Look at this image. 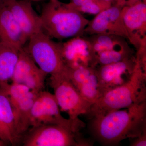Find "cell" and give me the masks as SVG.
Instances as JSON below:
<instances>
[{
  "label": "cell",
  "mask_w": 146,
  "mask_h": 146,
  "mask_svg": "<svg viewBox=\"0 0 146 146\" xmlns=\"http://www.w3.org/2000/svg\"><path fill=\"white\" fill-rule=\"evenodd\" d=\"M88 39L95 55L97 66L116 63L133 56L128 41L123 37L98 34L91 35Z\"/></svg>",
  "instance_id": "cell-9"
},
{
  "label": "cell",
  "mask_w": 146,
  "mask_h": 146,
  "mask_svg": "<svg viewBox=\"0 0 146 146\" xmlns=\"http://www.w3.org/2000/svg\"><path fill=\"white\" fill-rule=\"evenodd\" d=\"M141 1L146 2V0H125V5H131L138 2Z\"/></svg>",
  "instance_id": "cell-24"
},
{
  "label": "cell",
  "mask_w": 146,
  "mask_h": 146,
  "mask_svg": "<svg viewBox=\"0 0 146 146\" xmlns=\"http://www.w3.org/2000/svg\"><path fill=\"white\" fill-rule=\"evenodd\" d=\"M48 75L35 63L24 47L20 50L18 62L11 80L12 82L23 84L39 94L43 91Z\"/></svg>",
  "instance_id": "cell-13"
},
{
  "label": "cell",
  "mask_w": 146,
  "mask_h": 146,
  "mask_svg": "<svg viewBox=\"0 0 146 146\" xmlns=\"http://www.w3.org/2000/svg\"><path fill=\"white\" fill-rule=\"evenodd\" d=\"M67 4L80 13L96 15L112 5L104 0H70Z\"/></svg>",
  "instance_id": "cell-20"
},
{
  "label": "cell",
  "mask_w": 146,
  "mask_h": 146,
  "mask_svg": "<svg viewBox=\"0 0 146 146\" xmlns=\"http://www.w3.org/2000/svg\"><path fill=\"white\" fill-rule=\"evenodd\" d=\"M40 15L42 30L51 38L63 40L83 36L89 20L59 0H48Z\"/></svg>",
  "instance_id": "cell-3"
},
{
  "label": "cell",
  "mask_w": 146,
  "mask_h": 146,
  "mask_svg": "<svg viewBox=\"0 0 146 146\" xmlns=\"http://www.w3.org/2000/svg\"><path fill=\"white\" fill-rule=\"evenodd\" d=\"M123 6L119 4L112 5L96 15L94 19L89 21L84 33L90 35H115L123 37L128 41V35L123 21Z\"/></svg>",
  "instance_id": "cell-10"
},
{
  "label": "cell",
  "mask_w": 146,
  "mask_h": 146,
  "mask_svg": "<svg viewBox=\"0 0 146 146\" xmlns=\"http://www.w3.org/2000/svg\"><path fill=\"white\" fill-rule=\"evenodd\" d=\"M6 142H4L0 139V146H5V145Z\"/></svg>",
  "instance_id": "cell-25"
},
{
  "label": "cell",
  "mask_w": 146,
  "mask_h": 146,
  "mask_svg": "<svg viewBox=\"0 0 146 146\" xmlns=\"http://www.w3.org/2000/svg\"><path fill=\"white\" fill-rule=\"evenodd\" d=\"M7 1H9V0H0V3L4 2Z\"/></svg>",
  "instance_id": "cell-27"
},
{
  "label": "cell",
  "mask_w": 146,
  "mask_h": 146,
  "mask_svg": "<svg viewBox=\"0 0 146 146\" xmlns=\"http://www.w3.org/2000/svg\"><path fill=\"white\" fill-rule=\"evenodd\" d=\"M29 0H9L4 2L28 40L42 31L40 16L33 9Z\"/></svg>",
  "instance_id": "cell-15"
},
{
  "label": "cell",
  "mask_w": 146,
  "mask_h": 146,
  "mask_svg": "<svg viewBox=\"0 0 146 146\" xmlns=\"http://www.w3.org/2000/svg\"><path fill=\"white\" fill-rule=\"evenodd\" d=\"M0 139L6 143L7 142V143H10V141L8 137L1 128H0Z\"/></svg>",
  "instance_id": "cell-23"
},
{
  "label": "cell",
  "mask_w": 146,
  "mask_h": 146,
  "mask_svg": "<svg viewBox=\"0 0 146 146\" xmlns=\"http://www.w3.org/2000/svg\"><path fill=\"white\" fill-rule=\"evenodd\" d=\"M20 50L0 43V88L4 90L11 80Z\"/></svg>",
  "instance_id": "cell-17"
},
{
  "label": "cell",
  "mask_w": 146,
  "mask_h": 146,
  "mask_svg": "<svg viewBox=\"0 0 146 146\" xmlns=\"http://www.w3.org/2000/svg\"><path fill=\"white\" fill-rule=\"evenodd\" d=\"M65 67L71 69L97 67L96 56L90 41L83 36L58 43Z\"/></svg>",
  "instance_id": "cell-11"
},
{
  "label": "cell",
  "mask_w": 146,
  "mask_h": 146,
  "mask_svg": "<svg viewBox=\"0 0 146 146\" xmlns=\"http://www.w3.org/2000/svg\"><path fill=\"white\" fill-rule=\"evenodd\" d=\"M76 89L82 96L91 105L102 96L103 92L97 77L96 68Z\"/></svg>",
  "instance_id": "cell-19"
},
{
  "label": "cell",
  "mask_w": 146,
  "mask_h": 146,
  "mask_svg": "<svg viewBox=\"0 0 146 146\" xmlns=\"http://www.w3.org/2000/svg\"><path fill=\"white\" fill-rule=\"evenodd\" d=\"M27 52L42 71L48 75H54L65 70V64L62 59L57 42L43 31L31 36L28 40Z\"/></svg>",
  "instance_id": "cell-5"
},
{
  "label": "cell",
  "mask_w": 146,
  "mask_h": 146,
  "mask_svg": "<svg viewBox=\"0 0 146 146\" xmlns=\"http://www.w3.org/2000/svg\"><path fill=\"white\" fill-rule=\"evenodd\" d=\"M128 42L136 50L146 49V2H138L122 9Z\"/></svg>",
  "instance_id": "cell-12"
},
{
  "label": "cell",
  "mask_w": 146,
  "mask_h": 146,
  "mask_svg": "<svg viewBox=\"0 0 146 146\" xmlns=\"http://www.w3.org/2000/svg\"><path fill=\"white\" fill-rule=\"evenodd\" d=\"M31 2H37L40 1H44V0H29Z\"/></svg>",
  "instance_id": "cell-26"
},
{
  "label": "cell",
  "mask_w": 146,
  "mask_h": 146,
  "mask_svg": "<svg viewBox=\"0 0 146 146\" xmlns=\"http://www.w3.org/2000/svg\"><path fill=\"white\" fill-rule=\"evenodd\" d=\"M5 91L8 95L13 110L14 128L18 142L30 127L31 113L38 94L20 84H9Z\"/></svg>",
  "instance_id": "cell-7"
},
{
  "label": "cell",
  "mask_w": 146,
  "mask_h": 146,
  "mask_svg": "<svg viewBox=\"0 0 146 146\" xmlns=\"http://www.w3.org/2000/svg\"><path fill=\"white\" fill-rule=\"evenodd\" d=\"M91 119V133L102 145H114L127 138H136L146 130V100Z\"/></svg>",
  "instance_id": "cell-1"
},
{
  "label": "cell",
  "mask_w": 146,
  "mask_h": 146,
  "mask_svg": "<svg viewBox=\"0 0 146 146\" xmlns=\"http://www.w3.org/2000/svg\"><path fill=\"white\" fill-rule=\"evenodd\" d=\"M60 110L54 95L48 91H41L32 108L30 127L56 125L65 127L75 133L78 132L81 128L69 119L64 118Z\"/></svg>",
  "instance_id": "cell-8"
},
{
  "label": "cell",
  "mask_w": 146,
  "mask_h": 146,
  "mask_svg": "<svg viewBox=\"0 0 146 146\" xmlns=\"http://www.w3.org/2000/svg\"><path fill=\"white\" fill-rule=\"evenodd\" d=\"M28 41L10 11L0 3V43L21 50Z\"/></svg>",
  "instance_id": "cell-16"
},
{
  "label": "cell",
  "mask_w": 146,
  "mask_h": 146,
  "mask_svg": "<svg viewBox=\"0 0 146 146\" xmlns=\"http://www.w3.org/2000/svg\"><path fill=\"white\" fill-rule=\"evenodd\" d=\"M0 128L7 136L11 145L18 142L14 128L13 110L5 91L0 88Z\"/></svg>",
  "instance_id": "cell-18"
},
{
  "label": "cell",
  "mask_w": 146,
  "mask_h": 146,
  "mask_svg": "<svg viewBox=\"0 0 146 146\" xmlns=\"http://www.w3.org/2000/svg\"><path fill=\"white\" fill-rule=\"evenodd\" d=\"M135 69L128 81L105 92L91 106L87 115L91 119L127 108L146 100V70L136 58Z\"/></svg>",
  "instance_id": "cell-2"
},
{
  "label": "cell",
  "mask_w": 146,
  "mask_h": 146,
  "mask_svg": "<svg viewBox=\"0 0 146 146\" xmlns=\"http://www.w3.org/2000/svg\"><path fill=\"white\" fill-rule=\"evenodd\" d=\"M70 129L56 125L31 127L22 138L24 146H89Z\"/></svg>",
  "instance_id": "cell-6"
},
{
  "label": "cell",
  "mask_w": 146,
  "mask_h": 146,
  "mask_svg": "<svg viewBox=\"0 0 146 146\" xmlns=\"http://www.w3.org/2000/svg\"><path fill=\"white\" fill-rule=\"evenodd\" d=\"M131 146H146V130L144 131L141 135L136 138L133 143L131 144Z\"/></svg>",
  "instance_id": "cell-21"
},
{
  "label": "cell",
  "mask_w": 146,
  "mask_h": 146,
  "mask_svg": "<svg viewBox=\"0 0 146 146\" xmlns=\"http://www.w3.org/2000/svg\"><path fill=\"white\" fill-rule=\"evenodd\" d=\"M65 70L50 76L51 86L53 89L54 95L60 110L66 112L69 119L82 128L85 124L79 117L87 115L91 104L82 96L67 76Z\"/></svg>",
  "instance_id": "cell-4"
},
{
  "label": "cell",
  "mask_w": 146,
  "mask_h": 146,
  "mask_svg": "<svg viewBox=\"0 0 146 146\" xmlns=\"http://www.w3.org/2000/svg\"><path fill=\"white\" fill-rule=\"evenodd\" d=\"M104 1L110 3L112 5L119 4L123 6L125 5V0H104Z\"/></svg>",
  "instance_id": "cell-22"
},
{
  "label": "cell",
  "mask_w": 146,
  "mask_h": 146,
  "mask_svg": "<svg viewBox=\"0 0 146 146\" xmlns=\"http://www.w3.org/2000/svg\"><path fill=\"white\" fill-rule=\"evenodd\" d=\"M136 63V56H133L119 62L96 68L103 94L128 81L133 74Z\"/></svg>",
  "instance_id": "cell-14"
}]
</instances>
